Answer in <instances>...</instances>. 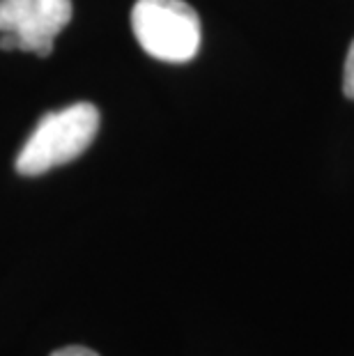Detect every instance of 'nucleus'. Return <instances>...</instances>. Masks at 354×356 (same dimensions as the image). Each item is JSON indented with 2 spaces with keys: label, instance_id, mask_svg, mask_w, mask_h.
I'll return each mask as SVG.
<instances>
[{
  "label": "nucleus",
  "instance_id": "nucleus-1",
  "mask_svg": "<svg viewBox=\"0 0 354 356\" xmlns=\"http://www.w3.org/2000/svg\"><path fill=\"white\" fill-rule=\"evenodd\" d=\"M99 129V111L92 104H72L47 113L33 129L17 156V170L26 177L44 175L56 165L81 156Z\"/></svg>",
  "mask_w": 354,
  "mask_h": 356
},
{
  "label": "nucleus",
  "instance_id": "nucleus-2",
  "mask_svg": "<svg viewBox=\"0 0 354 356\" xmlns=\"http://www.w3.org/2000/svg\"><path fill=\"white\" fill-rule=\"evenodd\" d=\"M131 28L140 49L163 63H186L200 49V19L184 0H136Z\"/></svg>",
  "mask_w": 354,
  "mask_h": 356
},
{
  "label": "nucleus",
  "instance_id": "nucleus-3",
  "mask_svg": "<svg viewBox=\"0 0 354 356\" xmlns=\"http://www.w3.org/2000/svg\"><path fill=\"white\" fill-rule=\"evenodd\" d=\"M72 12V0H0V33L14 37L17 51L47 58Z\"/></svg>",
  "mask_w": 354,
  "mask_h": 356
},
{
  "label": "nucleus",
  "instance_id": "nucleus-4",
  "mask_svg": "<svg viewBox=\"0 0 354 356\" xmlns=\"http://www.w3.org/2000/svg\"><path fill=\"white\" fill-rule=\"evenodd\" d=\"M343 92L348 99H354V42L350 44L348 58H345V70H343Z\"/></svg>",
  "mask_w": 354,
  "mask_h": 356
},
{
  "label": "nucleus",
  "instance_id": "nucleus-5",
  "mask_svg": "<svg viewBox=\"0 0 354 356\" xmlns=\"http://www.w3.org/2000/svg\"><path fill=\"white\" fill-rule=\"evenodd\" d=\"M51 356H99V354L88 350V347H63V350H56Z\"/></svg>",
  "mask_w": 354,
  "mask_h": 356
}]
</instances>
